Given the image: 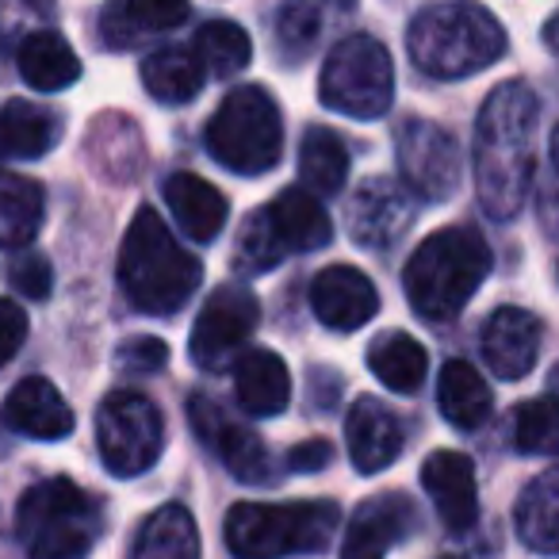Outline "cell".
I'll return each instance as SVG.
<instances>
[{
  "mask_svg": "<svg viewBox=\"0 0 559 559\" xmlns=\"http://www.w3.org/2000/svg\"><path fill=\"white\" fill-rule=\"evenodd\" d=\"M540 100L521 78L490 88L475 119L472 173L475 192L490 218H513L533 185V146Z\"/></svg>",
  "mask_w": 559,
  "mask_h": 559,
  "instance_id": "1",
  "label": "cell"
},
{
  "mask_svg": "<svg viewBox=\"0 0 559 559\" xmlns=\"http://www.w3.org/2000/svg\"><path fill=\"white\" fill-rule=\"evenodd\" d=\"M200 280V257L177 246V238L154 207H139V215L123 234V249H119V288H123L127 304L142 314L165 319L195 296Z\"/></svg>",
  "mask_w": 559,
  "mask_h": 559,
  "instance_id": "2",
  "label": "cell"
},
{
  "mask_svg": "<svg viewBox=\"0 0 559 559\" xmlns=\"http://www.w3.org/2000/svg\"><path fill=\"white\" fill-rule=\"evenodd\" d=\"M411 62L433 81H460L506 55V32L483 4H429L406 27Z\"/></svg>",
  "mask_w": 559,
  "mask_h": 559,
  "instance_id": "3",
  "label": "cell"
},
{
  "mask_svg": "<svg viewBox=\"0 0 559 559\" xmlns=\"http://www.w3.org/2000/svg\"><path fill=\"white\" fill-rule=\"evenodd\" d=\"M490 272V246L479 230L444 226L411 253L403 288L411 307L429 322H449L464 311Z\"/></svg>",
  "mask_w": 559,
  "mask_h": 559,
  "instance_id": "4",
  "label": "cell"
},
{
  "mask_svg": "<svg viewBox=\"0 0 559 559\" xmlns=\"http://www.w3.org/2000/svg\"><path fill=\"white\" fill-rule=\"evenodd\" d=\"M104 533V510L73 479H47L16 506V540L27 559H85Z\"/></svg>",
  "mask_w": 559,
  "mask_h": 559,
  "instance_id": "5",
  "label": "cell"
},
{
  "mask_svg": "<svg viewBox=\"0 0 559 559\" xmlns=\"http://www.w3.org/2000/svg\"><path fill=\"white\" fill-rule=\"evenodd\" d=\"M342 510L334 502H238L226 513V548L238 559H284L322 551Z\"/></svg>",
  "mask_w": 559,
  "mask_h": 559,
  "instance_id": "6",
  "label": "cell"
},
{
  "mask_svg": "<svg viewBox=\"0 0 559 559\" xmlns=\"http://www.w3.org/2000/svg\"><path fill=\"white\" fill-rule=\"evenodd\" d=\"M203 142H207V154L238 177H261L276 169L284 154V123L269 88L241 85L226 93L203 131Z\"/></svg>",
  "mask_w": 559,
  "mask_h": 559,
  "instance_id": "7",
  "label": "cell"
},
{
  "mask_svg": "<svg viewBox=\"0 0 559 559\" xmlns=\"http://www.w3.org/2000/svg\"><path fill=\"white\" fill-rule=\"evenodd\" d=\"M330 238H334V223H330L326 207L307 188H288L246 218L234 264L246 276H257V272L276 269L288 253L322 249Z\"/></svg>",
  "mask_w": 559,
  "mask_h": 559,
  "instance_id": "8",
  "label": "cell"
},
{
  "mask_svg": "<svg viewBox=\"0 0 559 559\" xmlns=\"http://www.w3.org/2000/svg\"><path fill=\"white\" fill-rule=\"evenodd\" d=\"M395 96V66L380 39L349 35L326 55L319 78V100L337 116L380 119Z\"/></svg>",
  "mask_w": 559,
  "mask_h": 559,
  "instance_id": "9",
  "label": "cell"
},
{
  "mask_svg": "<svg viewBox=\"0 0 559 559\" xmlns=\"http://www.w3.org/2000/svg\"><path fill=\"white\" fill-rule=\"evenodd\" d=\"M165 421L162 411L139 391H111L96 411V449L116 479L150 472L162 456Z\"/></svg>",
  "mask_w": 559,
  "mask_h": 559,
  "instance_id": "10",
  "label": "cell"
},
{
  "mask_svg": "<svg viewBox=\"0 0 559 559\" xmlns=\"http://www.w3.org/2000/svg\"><path fill=\"white\" fill-rule=\"evenodd\" d=\"M395 154L403 185L418 200L444 203L460 192L464 180V154L452 131L429 123V119H406L395 131Z\"/></svg>",
  "mask_w": 559,
  "mask_h": 559,
  "instance_id": "11",
  "label": "cell"
},
{
  "mask_svg": "<svg viewBox=\"0 0 559 559\" xmlns=\"http://www.w3.org/2000/svg\"><path fill=\"white\" fill-rule=\"evenodd\" d=\"M257 322H261V304H257L253 292L246 284H223L203 304L200 319L192 326L188 353H192V360L203 372H215L246 345V337L257 330Z\"/></svg>",
  "mask_w": 559,
  "mask_h": 559,
  "instance_id": "12",
  "label": "cell"
},
{
  "mask_svg": "<svg viewBox=\"0 0 559 559\" xmlns=\"http://www.w3.org/2000/svg\"><path fill=\"white\" fill-rule=\"evenodd\" d=\"M188 418H192V429L200 433V441L223 460L234 479H241V483L269 479V449H264V441L253 429L230 421L207 395H192Z\"/></svg>",
  "mask_w": 559,
  "mask_h": 559,
  "instance_id": "13",
  "label": "cell"
},
{
  "mask_svg": "<svg viewBox=\"0 0 559 559\" xmlns=\"http://www.w3.org/2000/svg\"><path fill=\"white\" fill-rule=\"evenodd\" d=\"M421 487L452 536L472 533L479 521V487H475V464L464 452H429L421 464Z\"/></svg>",
  "mask_w": 559,
  "mask_h": 559,
  "instance_id": "14",
  "label": "cell"
},
{
  "mask_svg": "<svg viewBox=\"0 0 559 559\" xmlns=\"http://www.w3.org/2000/svg\"><path fill=\"white\" fill-rule=\"evenodd\" d=\"M311 311L326 330L349 334V330H360L376 319V311H380V292H376L372 280L360 269H353V264H330L311 284Z\"/></svg>",
  "mask_w": 559,
  "mask_h": 559,
  "instance_id": "15",
  "label": "cell"
},
{
  "mask_svg": "<svg viewBox=\"0 0 559 559\" xmlns=\"http://www.w3.org/2000/svg\"><path fill=\"white\" fill-rule=\"evenodd\" d=\"M540 319L521 307H498L487 322H483V360L498 380H525L533 372L536 357H540Z\"/></svg>",
  "mask_w": 559,
  "mask_h": 559,
  "instance_id": "16",
  "label": "cell"
},
{
  "mask_svg": "<svg viewBox=\"0 0 559 559\" xmlns=\"http://www.w3.org/2000/svg\"><path fill=\"white\" fill-rule=\"evenodd\" d=\"M414 215L406 192L388 177H368L365 185L353 192L349 203V234L365 249H391L406 230H411Z\"/></svg>",
  "mask_w": 559,
  "mask_h": 559,
  "instance_id": "17",
  "label": "cell"
},
{
  "mask_svg": "<svg viewBox=\"0 0 559 559\" xmlns=\"http://www.w3.org/2000/svg\"><path fill=\"white\" fill-rule=\"evenodd\" d=\"M4 426L20 437H32V441H66L73 433V411L62 399V391L47 380V376H27L4 399V411H0Z\"/></svg>",
  "mask_w": 559,
  "mask_h": 559,
  "instance_id": "18",
  "label": "cell"
},
{
  "mask_svg": "<svg viewBox=\"0 0 559 559\" xmlns=\"http://www.w3.org/2000/svg\"><path fill=\"white\" fill-rule=\"evenodd\" d=\"M345 444H349L353 467L360 475H376L395 464L403 452V421L388 403L360 395L345 418Z\"/></svg>",
  "mask_w": 559,
  "mask_h": 559,
  "instance_id": "19",
  "label": "cell"
},
{
  "mask_svg": "<svg viewBox=\"0 0 559 559\" xmlns=\"http://www.w3.org/2000/svg\"><path fill=\"white\" fill-rule=\"evenodd\" d=\"M414 528V502L399 490L376 495L357 506L349 518V533L342 544V559H383L391 544H399Z\"/></svg>",
  "mask_w": 559,
  "mask_h": 559,
  "instance_id": "20",
  "label": "cell"
},
{
  "mask_svg": "<svg viewBox=\"0 0 559 559\" xmlns=\"http://www.w3.org/2000/svg\"><path fill=\"white\" fill-rule=\"evenodd\" d=\"M234 395L253 418H276L292 403V372L272 349H249L234 365Z\"/></svg>",
  "mask_w": 559,
  "mask_h": 559,
  "instance_id": "21",
  "label": "cell"
},
{
  "mask_svg": "<svg viewBox=\"0 0 559 559\" xmlns=\"http://www.w3.org/2000/svg\"><path fill=\"white\" fill-rule=\"evenodd\" d=\"M188 16H192L188 4H173V0H123V4L104 9L100 43L108 50H131L154 35L180 27Z\"/></svg>",
  "mask_w": 559,
  "mask_h": 559,
  "instance_id": "22",
  "label": "cell"
},
{
  "mask_svg": "<svg viewBox=\"0 0 559 559\" xmlns=\"http://www.w3.org/2000/svg\"><path fill=\"white\" fill-rule=\"evenodd\" d=\"M165 203H169L173 218L192 241H215L218 230L226 226V195L218 192L211 180L195 177V173H173L165 180Z\"/></svg>",
  "mask_w": 559,
  "mask_h": 559,
  "instance_id": "23",
  "label": "cell"
},
{
  "mask_svg": "<svg viewBox=\"0 0 559 559\" xmlns=\"http://www.w3.org/2000/svg\"><path fill=\"white\" fill-rule=\"evenodd\" d=\"M62 139V116L32 100H9L0 108V157L35 162Z\"/></svg>",
  "mask_w": 559,
  "mask_h": 559,
  "instance_id": "24",
  "label": "cell"
},
{
  "mask_svg": "<svg viewBox=\"0 0 559 559\" xmlns=\"http://www.w3.org/2000/svg\"><path fill=\"white\" fill-rule=\"evenodd\" d=\"M518 536L528 551L559 559V464L540 472L518 498Z\"/></svg>",
  "mask_w": 559,
  "mask_h": 559,
  "instance_id": "25",
  "label": "cell"
},
{
  "mask_svg": "<svg viewBox=\"0 0 559 559\" xmlns=\"http://www.w3.org/2000/svg\"><path fill=\"white\" fill-rule=\"evenodd\" d=\"M20 78L35 93H62L81 78V58L58 32H32L20 43Z\"/></svg>",
  "mask_w": 559,
  "mask_h": 559,
  "instance_id": "26",
  "label": "cell"
},
{
  "mask_svg": "<svg viewBox=\"0 0 559 559\" xmlns=\"http://www.w3.org/2000/svg\"><path fill=\"white\" fill-rule=\"evenodd\" d=\"M437 406L460 433H472L490 418V388L467 360H449L437 380Z\"/></svg>",
  "mask_w": 559,
  "mask_h": 559,
  "instance_id": "27",
  "label": "cell"
},
{
  "mask_svg": "<svg viewBox=\"0 0 559 559\" xmlns=\"http://www.w3.org/2000/svg\"><path fill=\"white\" fill-rule=\"evenodd\" d=\"M368 368L395 395H414L429 372V353L403 330H388L368 345Z\"/></svg>",
  "mask_w": 559,
  "mask_h": 559,
  "instance_id": "28",
  "label": "cell"
},
{
  "mask_svg": "<svg viewBox=\"0 0 559 559\" xmlns=\"http://www.w3.org/2000/svg\"><path fill=\"white\" fill-rule=\"evenodd\" d=\"M142 85L154 96L157 104H188L195 100V93L207 81V70H203L200 55L192 47H165L146 55L142 62Z\"/></svg>",
  "mask_w": 559,
  "mask_h": 559,
  "instance_id": "29",
  "label": "cell"
},
{
  "mask_svg": "<svg viewBox=\"0 0 559 559\" xmlns=\"http://www.w3.org/2000/svg\"><path fill=\"white\" fill-rule=\"evenodd\" d=\"M131 559H200V528L185 506L169 502L142 521Z\"/></svg>",
  "mask_w": 559,
  "mask_h": 559,
  "instance_id": "30",
  "label": "cell"
},
{
  "mask_svg": "<svg viewBox=\"0 0 559 559\" xmlns=\"http://www.w3.org/2000/svg\"><path fill=\"white\" fill-rule=\"evenodd\" d=\"M47 215V195L32 177L0 169V246L24 249L35 241Z\"/></svg>",
  "mask_w": 559,
  "mask_h": 559,
  "instance_id": "31",
  "label": "cell"
},
{
  "mask_svg": "<svg viewBox=\"0 0 559 559\" xmlns=\"http://www.w3.org/2000/svg\"><path fill=\"white\" fill-rule=\"evenodd\" d=\"M349 177V150L330 127H311L299 142V180L307 192L334 195Z\"/></svg>",
  "mask_w": 559,
  "mask_h": 559,
  "instance_id": "32",
  "label": "cell"
},
{
  "mask_svg": "<svg viewBox=\"0 0 559 559\" xmlns=\"http://www.w3.org/2000/svg\"><path fill=\"white\" fill-rule=\"evenodd\" d=\"M195 55H200L203 70L215 73V78H230V73L246 70L249 58H253V43L230 20H211L195 32Z\"/></svg>",
  "mask_w": 559,
  "mask_h": 559,
  "instance_id": "33",
  "label": "cell"
},
{
  "mask_svg": "<svg viewBox=\"0 0 559 559\" xmlns=\"http://www.w3.org/2000/svg\"><path fill=\"white\" fill-rule=\"evenodd\" d=\"M513 449L559 456V399H528L513 411Z\"/></svg>",
  "mask_w": 559,
  "mask_h": 559,
  "instance_id": "34",
  "label": "cell"
},
{
  "mask_svg": "<svg viewBox=\"0 0 559 559\" xmlns=\"http://www.w3.org/2000/svg\"><path fill=\"white\" fill-rule=\"evenodd\" d=\"M9 280H12V288L27 299H47L50 284H55V276H50V261L43 253H35V249H27V253H20L16 261H12Z\"/></svg>",
  "mask_w": 559,
  "mask_h": 559,
  "instance_id": "35",
  "label": "cell"
},
{
  "mask_svg": "<svg viewBox=\"0 0 559 559\" xmlns=\"http://www.w3.org/2000/svg\"><path fill=\"white\" fill-rule=\"evenodd\" d=\"M116 360H119V368H127V372L154 376L169 365V345L157 342V337H131L127 345H119Z\"/></svg>",
  "mask_w": 559,
  "mask_h": 559,
  "instance_id": "36",
  "label": "cell"
},
{
  "mask_svg": "<svg viewBox=\"0 0 559 559\" xmlns=\"http://www.w3.org/2000/svg\"><path fill=\"white\" fill-rule=\"evenodd\" d=\"M314 35H319V9H311V4H292V9L280 12V43L304 50L314 43Z\"/></svg>",
  "mask_w": 559,
  "mask_h": 559,
  "instance_id": "37",
  "label": "cell"
},
{
  "mask_svg": "<svg viewBox=\"0 0 559 559\" xmlns=\"http://www.w3.org/2000/svg\"><path fill=\"white\" fill-rule=\"evenodd\" d=\"M27 342V311L12 299H0V368L9 365Z\"/></svg>",
  "mask_w": 559,
  "mask_h": 559,
  "instance_id": "38",
  "label": "cell"
},
{
  "mask_svg": "<svg viewBox=\"0 0 559 559\" xmlns=\"http://www.w3.org/2000/svg\"><path fill=\"white\" fill-rule=\"evenodd\" d=\"M334 460V449H330V441H304V444H296V449L288 452V467L292 472H299V475H311V472H322V467Z\"/></svg>",
  "mask_w": 559,
  "mask_h": 559,
  "instance_id": "39",
  "label": "cell"
},
{
  "mask_svg": "<svg viewBox=\"0 0 559 559\" xmlns=\"http://www.w3.org/2000/svg\"><path fill=\"white\" fill-rule=\"evenodd\" d=\"M544 47H548L551 55H559V12L544 24Z\"/></svg>",
  "mask_w": 559,
  "mask_h": 559,
  "instance_id": "40",
  "label": "cell"
},
{
  "mask_svg": "<svg viewBox=\"0 0 559 559\" xmlns=\"http://www.w3.org/2000/svg\"><path fill=\"white\" fill-rule=\"evenodd\" d=\"M551 165H556V173H559V127L551 131Z\"/></svg>",
  "mask_w": 559,
  "mask_h": 559,
  "instance_id": "41",
  "label": "cell"
}]
</instances>
